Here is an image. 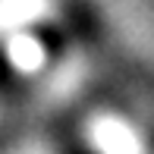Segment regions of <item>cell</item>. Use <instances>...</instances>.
<instances>
[{"label":"cell","mask_w":154,"mask_h":154,"mask_svg":"<svg viewBox=\"0 0 154 154\" xmlns=\"http://www.w3.org/2000/svg\"><path fill=\"white\" fill-rule=\"evenodd\" d=\"M13 47H19V51H22V54H13V60L19 57V60L25 63V66H35V63L41 60V54L35 51V44H32V41H16V44H13Z\"/></svg>","instance_id":"1"}]
</instances>
